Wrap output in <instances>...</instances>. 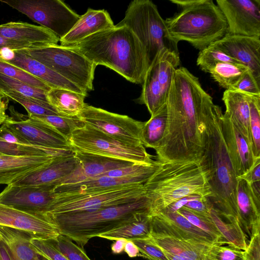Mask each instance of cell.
<instances>
[{"mask_svg": "<svg viewBox=\"0 0 260 260\" xmlns=\"http://www.w3.org/2000/svg\"><path fill=\"white\" fill-rule=\"evenodd\" d=\"M213 102L199 79L186 68L176 70L166 101L167 124L155 150L160 162L201 158L204 148L205 117Z\"/></svg>", "mask_w": 260, "mask_h": 260, "instance_id": "obj_1", "label": "cell"}, {"mask_svg": "<svg viewBox=\"0 0 260 260\" xmlns=\"http://www.w3.org/2000/svg\"><path fill=\"white\" fill-rule=\"evenodd\" d=\"M63 46L81 54L96 66L110 68L135 84H142L148 69L142 45L125 26L115 25L79 42Z\"/></svg>", "mask_w": 260, "mask_h": 260, "instance_id": "obj_2", "label": "cell"}, {"mask_svg": "<svg viewBox=\"0 0 260 260\" xmlns=\"http://www.w3.org/2000/svg\"><path fill=\"white\" fill-rule=\"evenodd\" d=\"M221 107L213 102L205 117L202 162L208 171L212 196L209 199L222 217L239 222L237 205L238 182L222 136Z\"/></svg>", "mask_w": 260, "mask_h": 260, "instance_id": "obj_3", "label": "cell"}, {"mask_svg": "<svg viewBox=\"0 0 260 260\" xmlns=\"http://www.w3.org/2000/svg\"><path fill=\"white\" fill-rule=\"evenodd\" d=\"M152 216L173 202L189 195L212 196L208 174L201 159L160 162L144 184Z\"/></svg>", "mask_w": 260, "mask_h": 260, "instance_id": "obj_4", "label": "cell"}, {"mask_svg": "<svg viewBox=\"0 0 260 260\" xmlns=\"http://www.w3.org/2000/svg\"><path fill=\"white\" fill-rule=\"evenodd\" d=\"M178 11L165 20L169 35L202 50L228 33L226 19L213 0H170Z\"/></svg>", "mask_w": 260, "mask_h": 260, "instance_id": "obj_5", "label": "cell"}, {"mask_svg": "<svg viewBox=\"0 0 260 260\" xmlns=\"http://www.w3.org/2000/svg\"><path fill=\"white\" fill-rule=\"evenodd\" d=\"M144 212L151 214L147 195L131 202L93 211L55 215L48 219L55 224L60 235L83 246L90 239L125 225Z\"/></svg>", "mask_w": 260, "mask_h": 260, "instance_id": "obj_6", "label": "cell"}, {"mask_svg": "<svg viewBox=\"0 0 260 260\" xmlns=\"http://www.w3.org/2000/svg\"><path fill=\"white\" fill-rule=\"evenodd\" d=\"M115 25L125 26L136 36L144 48L148 69L161 52L179 56L178 43L170 36L165 20L150 0L132 1L124 18Z\"/></svg>", "mask_w": 260, "mask_h": 260, "instance_id": "obj_7", "label": "cell"}, {"mask_svg": "<svg viewBox=\"0 0 260 260\" xmlns=\"http://www.w3.org/2000/svg\"><path fill=\"white\" fill-rule=\"evenodd\" d=\"M21 50L84 91L93 90L97 66L81 54L58 44Z\"/></svg>", "mask_w": 260, "mask_h": 260, "instance_id": "obj_8", "label": "cell"}, {"mask_svg": "<svg viewBox=\"0 0 260 260\" xmlns=\"http://www.w3.org/2000/svg\"><path fill=\"white\" fill-rule=\"evenodd\" d=\"M146 195L144 184L124 185L80 194H55L46 217L93 211L131 202Z\"/></svg>", "mask_w": 260, "mask_h": 260, "instance_id": "obj_9", "label": "cell"}, {"mask_svg": "<svg viewBox=\"0 0 260 260\" xmlns=\"http://www.w3.org/2000/svg\"><path fill=\"white\" fill-rule=\"evenodd\" d=\"M69 143L75 152L135 164H151L156 161L143 145L120 141L85 124L74 132Z\"/></svg>", "mask_w": 260, "mask_h": 260, "instance_id": "obj_10", "label": "cell"}, {"mask_svg": "<svg viewBox=\"0 0 260 260\" xmlns=\"http://www.w3.org/2000/svg\"><path fill=\"white\" fill-rule=\"evenodd\" d=\"M49 30L59 40L71 29L80 15L60 0H0Z\"/></svg>", "mask_w": 260, "mask_h": 260, "instance_id": "obj_11", "label": "cell"}, {"mask_svg": "<svg viewBox=\"0 0 260 260\" xmlns=\"http://www.w3.org/2000/svg\"><path fill=\"white\" fill-rule=\"evenodd\" d=\"M78 116L85 125L117 140L143 145L141 133L144 122L86 103Z\"/></svg>", "mask_w": 260, "mask_h": 260, "instance_id": "obj_12", "label": "cell"}, {"mask_svg": "<svg viewBox=\"0 0 260 260\" xmlns=\"http://www.w3.org/2000/svg\"><path fill=\"white\" fill-rule=\"evenodd\" d=\"M11 116L3 123L24 144L58 149H72L69 142L41 121L20 114L11 106Z\"/></svg>", "mask_w": 260, "mask_h": 260, "instance_id": "obj_13", "label": "cell"}, {"mask_svg": "<svg viewBox=\"0 0 260 260\" xmlns=\"http://www.w3.org/2000/svg\"><path fill=\"white\" fill-rule=\"evenodd\" d=\"M228 35L260 38V0H216Z\"/></svg>", "mask_w": 260, "mask_h": 260, "instance_id": "obj_14", "label": "cell"}, {"mask_svg": "<svg viewBox=\"0 0 260 260\" xmlns=\"http://www.w3.org/2000/svg\"><path fill=\"white\" fill-rule=\"evenodd\" d=\"M54 189L51 186L10 184L0 193V203L47 218L46 214L55 198Z\"/></svg>", "mask_w": 260, "mask_h": 260, "instance_id": "obj_15", "label": "cell"}, {"mask_svg": "<svg viewBox=\"0 0 260 260\" xmlns=\"http://www.w3.org/2000/svg\"><path fill=\"white\" fill-rule=\"evenodd\" d=\"M0 225L26 232L32 237L53 240L59 235L49 219L0 203Z\"/></svg>", "mask_w": 260, "mask_h": 260, "instance_id": "obj_16", "label": "cell"}, {"mask_svg": "<svg viewBox=\"0 0 260 260\" xmlns=\"http://www.w3.org/2000/svg\"><path fill=\"white\" fill-rule=\"evenodd\" d=\"M221 123L222 136L238 179L248 172L256 159L248 140L224 113L221 116Z\"/></svg>", "mask_w": 260, "mask_h": 260, "instance_id": "obj_17", "label": "cell"}, {"mask_svg": "<svg viewBox=\"0 0 260 260\" xmlns=\"http://www.w3.org/2000/svg\"><path fill=\"white\" fill-rule=\"evenodd\" d=\"M212 44L247 67L260 84V38L226 34Z\"/></svg>", "mask_w": 260, "mask_h": 260, "instance_id": "obj_18", "label": "cell"}, {"mask_svg": "<svg viewBox=\"0 0 260 260\" xmlns=\"http://www.w3.org/2000/svg\"><path fill=\"white\" fill-rule=\"evenodd\" d=\"M79 160L74 155L57 157L40 168L17 180L11 185L20 186H51L55 188L60 180L78 166Z\"/></svg>", "mask_w": 260, "mask_h": 260, "instance_id": "obj_19", "label": "cell"}, {"mask_svg": "<svg viewBox=\"0 0 260 260\" xmlns=\"http://www.w3.org/2000/svg\"><path fill=\"white\" fill-rule=\"evenodd\" d=\"M75 152L79 160L78 166L72 173L62 178L58 185L79 183L96 177L110 170L135 164L96 155Z\"/></svg>", "mask_w": 260, "mask_h": 260, "instance_id": "obj_20", "label": "cell"}, {"mask_svg": "<svg viewBox=\"0 0 260 260\" xmlns=\"http://www.w3.org/2000/svg\"><path fill=\"white\" fill-rule=\"evenodd\" d=\"M5 61L25 71L52 88L67 89L87 95V92L21 50H12L10 58Z\"/></svg>", "mask_w": 260, "mask_h": 260, "instance_id": "obj_21", "label": "cell"}, {"mask_svg": "<svg viewBox=\"0 0 260 260\" xmlns=\"http://www.w3.org/2000/svg\"><path fill=\"white\" fill-rule=\"evenodd\" d=\"M109 13L105 10L88 8L63 37L59 40L61 46L76 43L99 31L114 27Z\"/></svg>", "mask_w": 260, "mask_h": 260, "instance_id": "obj_22", "label": "cell"}, {"mask_svg": "<svg viewBox=\"0 0 260 260\" xmlns=\"http://www.w3.org/2000/svg\"><path fill=\"white\" fill-rule=\"evenodd\" d=\"M238 180V219L244 232L250 237L254 234L260 233V197L252 192L245 180Z\"/></svg>", "mask_w": 260, "mask_h": 260, "instance_id": "obj_23", "label": "cell"}, {"mask_svg": "<svg viewBox=\"0 0 260 260\" xmlns=\"http://www.w3.org/2000/svg\"><path fill=\"white\" fill-rule=\"evenodd\" d=\"M0 36L37 48L57 44L59 41L56 35L45 27L22 22L1 24Z\"/></svg>", "mask_w": 260, "mask_h": 260, "instance_id": "obj_24", "label": "cell"}, {"mask_svg": "<svg viewBox=\"0 0 260 260\" xmlns=\"http://www.w3.org/2000/svg\"><path fill=\"white\" fill-rule=\"evenodd\" d=\"M152 175L144 174L125 177L101 176L74 184H62L55 187L56 194L74 195L89 193L115 187L136 184H145Z\"/></svg>", "mask_w": 260, "mask_h": 260, "instance_id": "obj_25", "label": "cell"}, {"mask_svg": "<svg viewBox=\"0 0 260 260\" xmlns=\"http://www.w3.org/2000/svg\"><path fill=\"white\" fill-rule=\"evenodd\" d=\"M52 156L0 155V184L10 185L26 174L50 162Z\"/></svg>", "mask_w": 260, "mask_h": 260, "instance_id": "obj_26", "label": "cell"}, {"mask_svg": "<svg viewBox=\"0 0 260 260\" xmlns=\"http://www.w3.org/2000/svg\"><path fill=\"white\" fill-rule=\"evenodd\" d=\"M222 100L225 107L224 113L237 126L251 145L248 94L238 91L227 89L223 92Z\"/></svg>", "mask_w": 260, "mask_h": 260, "instance_id": "obj_27", "label": "cell"}, {"mask_svg": "<svg viewBox=\"0 0 260 260\" xmlns=\"http://www.w3.org/2000/svg\"><path fill=\"white\" fill-rule=\"evenodd\" d=\"M150 236L164 251L190 260H205L206 253L210 246L194 244L154 233H151Z\"/></svg>", "mask_w": 260, "mask_h": 260, "instance_id": "obj_28", "label": "cell"}, {"mask_svg": "<svg viewBox=\"0 0 260 260\" xmlns=\"http://www.w3.org/2000/svg\"><path fill=\"white\" fill-rule=\"evenodd\" d=\"M87 95L60 88H51L47 93L48 103L62 116H78L85 104Z\"/></svg>", "mask_w": 260, "mask_h": 260, "instance_id": "obj_29", "label": "cell"}, {"mask_svg": "<svg viewBox=\"0 0 260 260\" xmlns=\"http://www.w3.org/2000/svg\"><path fill=\"white\" fill-rule=\"evenodd\" d=\"M210 216L220 232L222 239L220 242L245 250L247 246V235L238 221L227 219L221 216L213 208L209 212Z\"/></svg>", "mask_w": 260, "mask_h": 260, "instance_id": "obj_30", "label": "cell"}, {"mask_svg": "<svg viewBox=\"0 0 260 260\" xmlns=\"http://www.w3.org/2000/svg\"><path fill=\"white\" fill-rule=\"evenodd\" d=\"M152 215L149 212L141 214L135 220L113 231L100 235L98 237L109 240L124 239L133 240L150 237Z\"/></svg>", "mask_w": 260, "mask_h": 260, "instance_id": "obj_31", "label": "cell"}, {"mask_svg": "<svg viewBox=\"0 0 260 260\" xmlns=\"http://www.w3.org/2000/svg\"><path fill=\"white\" fill-rule=\"evenodd\" d=\"M167 124V108L164 105L144 124L141 133V141L145 147L155 150L163 139Z\"/></svg>", "mask_w": 260, "mask_h": 260, "instance_id": "obj_32", "label": "cell"}, {"mask_svg": "<svg viewBox=\"0 0 260 260\" xmlns=\"http://www.w3.org/2000/svg\"><path fill=\"white\" fill-rule=\"evenodd\" d=\"M0 153L19 156L60 157L74 155L72 149H58L24 143H9L0 141Z\"/></svg>", "mask_w": 260, "mask_h": 260, "instance_id": "obj_33", "label": "cell"}, {"mask_svg": "<svg viewBox=\"0 0 260 260\" xmlns=\"http://www.w3.org/2000/svg\"><path fill=\"white\" fill-rule=\"evenodd\" d=\"M248 69L240 63L219 62L209 73L220 86L227 90L234 86Z\"/></svg>", "mask_w": 260, "mask_h": 260, "instance_id": "obj_34", "label": "cell"}, {"mask_svg": "<svg viewBox=\"0 0 260 260\" xmlns=\"http://www.w3.org/2000/svg\"><path fill=\"white\" fill-rule=\"evenodd\" d=\"M27 116L41 121L68 142L74 131L85 125L78 116L71 117L59 115Z\"/></svg>", "mask_w": 260, "mask_h": 260, "instance_id": "obj_35", "label": "cell"}, {"mask_svg": "<svg viewBox=\"0 0 260 260\" xmlns=\"http://www.w3.org/2000/svg\"><path fill=\"white\" fill-rule=\"evenodd\" d=\"M12 91L24 96L48 102V91L32 86L0 73V92Z\"/></svg>", "mask_w": 260, "mask_h": 260, "instance_id": "obj_36", "label": "cell"}, {"mask_svg": "<svg viewBox=\"0 0 260 260\" xmlns=\"http://www.w3.org/2000/svg\"><path fill=\"white\" fill-rule=\"evenodd\" d=\"M0 93L21 105L27 112L28 116L59 115L48 102L27 97L12 91L1 92Z\"/></svg>", "mask_w": 260, "mask_h": 260, "instance_id": "obj_37", "label": "cell"}, {"mask_svg": "<svg viewBox=\"0 0 260 260\" xmlns=\"http://www.w3.org/2000/svg\"><path fill=\"white\" fill-rule=\"evenodd\" d=\"M248 95L251 145L254 157L257 159L260 158V96Z\"/></svg>", "mask_w": 260, "mask_h": 260, "instance_id": "obj_38", "label": "cell"}, {"mask_svg": "<svg viewBox=\"0 0 260 260\" xmlns=\"http://www.w3.org/2000/svg\"><path fill=\"white\" fill-rule=\"evenodd\" d=\"M219 62L239 63L212 44L200 50L197 59V65L200 68L208 73Z\"/></svg>", "mask_w": 260, "mask_h": 260, "instance_id": "obj_39", "label": "cell"}, {"mask_svg": "<svg viewBox=\"0 0 260 260\" xmlns=\"http://www.w3.org/2000/svg\"><path fill=\"white\" fill-rule=\"evenodd\" d=\"M0 73L32 86L46 91L51 88L46 83L22 69L15 66L0 58Z\"/></svg>", "mask_w": 260, "mask_h": 260, "instance_id": "obj_40", "label": "cell"}, {"mask_svg": "<svg viewBox=\"0 0 260 260\" xmlns=\"http://www.w3.org/2000/svg\"><path fill=\"white\" fill-rule=\"evenodd\" d=\"M177 212L185 217L196 226L210 235L215 243H220L221 241V235L210 216L206 217L200 215L184 207L180 208Z\"/></svg>", "mask_w": 260, "mask_h": 260, "instance_id": "obj_41", "label": "cell"}, {"mask_svg": "<svg viewBox=\"0 0 260 260\" xmlns=\"http://www.w3.org/2000/svg\"><path fill=\"white\" fill-rule=\"evenodd\" d=\"M211 260H243V251L221 243L210 245L205 255Z\"/></svg>", "mask_w": 260, "mask_h": 260, "instance_id": "obj_42", "label": "cell"}, {"mask_svg": "<svg viewBox=\"0 0 260 260\" xmlns=\"http://www.w3.org/2000/svg\"><path fill=\"white\" fill-rule=\"evenodd\" d=\"M30 245L35 252L46 260H69L57 249L52 240L31 237Z\"/></svg>", "mask_w": 260, "mask_h": 260, "instance_id": "obj_43", "label": "cell"}, {"mask_svg": "<svg viewBox=\"0 0 260 260\" xmlns=\"http://www.w3.org/2000/svg\"><path fill=\"white\" fill-rule=\"evenodd\" d=\"M52 241L57 249L69 260H91L83 249L68 237L60 234Z\"/></svg>", "mask_w": 260, "mask_h": 260, "instance_id": "obj_44", "label": "cell"}, {"mask_svg": "<svg viewBox=\"0 0 260 260\" xmlns=\"http://www.w3.org/2000/svg\"><path fill=\"white\" fill-rule=\"evenodd\" d=\"M131 241L137 246L142 255L149 260H169L164 250L151 236Z\"/></svg>", "mask_w": 260, "mask_h": 260, "instance_id": "obj_45", "label": "cell"}, {"mask_svg": "<svg viewBox=\"0 0 260 260\" xmlns=\"http://www.w3.org/2000/svg\"><path fill=\"white\" fill-rule=\"evenodd\" d=\"M259 86L260 84L257 83L251 72L248 69L240 80L230 89L250 95L260 96Z\"/></svg>", "mask_w": 260, "mask_h": 260, "instance_id": "obj_46", "label": "cell"}, {"mask_svg": "<svg viewBox=\"0 0 260 260\" xmlns=\"http://www.w3.org/2000/svg\"><path fill=\"white\" fill-rule=\"evenodd\" d=\"M212 206L209 198L201 197L188 202L183 207L200 215L209 217Z\"/></svg>", "mask_w": 260, "mask_h": 260, "instance_id": "obj_47", "label": "cell"}, {"mask_svg": "<svg viewBox=\"0 0 260 260\" xmlns=\"http://www.w3.org/2000/svg\"><path fill=\"white\" fill-rule=\"evenodd\" d=\"M243 260H260V233L250 237L246 248L243 251Z\"/></svg>", "mask_w": 260, "mask_h": 260, "instance_id": "obj_48", "label": "cell"}, {"mask_svg": "<svg viewBox=\"0 0 260 260\" xmlns=\"http://www.w3.org/2000/svg\"><path fill=\"white\" fill-rule=\"evenodd\" d=\"M36 48L37 47L34 46L19 42L0 36V51L4 49L15 51Z\"/></svg>", "mask_w": 260, "mask_h": 260, "instance_id": "obj_49", "label": "cell"}, {"mask_svg": "<svg viewBox=\"0 0 260 260\" xmlns=\"http://www.w3.org/2000/svg\"><path fill=\"white\" fill-rule=\"evenodd\" d=\"M240 179H243L248 183L260 181V158L256 159L248 172Z\"/></svg>", "mask_w": 260, "mask_h": 260, "instance_id": "obj_50", "label": "cell"}, {"mask_svg": "<svg viewBox=\"0 0 260 260\" xmlns=\"http://www.w3.org/2000/svg\"><path fill=\"white\" fill-rule=\"evenodd\" d=\"M201 197H203L199 195L192 194L189 195L186 197H184L174 202L171 204L168 207H167L165 209H164L161 212H176L180 208L182 207L186 204L188 202L193 200L194 199H197Z\"/></svg>", "mask_w": 260, "mask_h": 260, "instance_id": "obj_51", "label": "cell"}, {"mask_svg": "<svg viewBox=\"0 0 260 260\" xmlns=\"http://www.w3.org/2000/svg\"><path fill=\"white\" fill-rule=\"evenodd\" d=\"M124 251L131 257H136L140 253L137 246L131 240L127 241L124 246Z\"/></svg>", "mask_w": 260, "mask_h": 260, "instance_id": "obj_52", "label": "cell"}, {"mask_svg": "<svg viewBox=\"0 0 260 260\" xmlns=\"http://www.w3.org/2000/svg\"><path fill=\"white\" fill-rule=\"evenodd\" d=\"M5 97L3 94L0 93V124H3L8 117L6 113L8 102H6L4 100Z\"/></svg>", "mask_w": 260, "mask_h": 260, "instance_id": "obj_53", "label": "cell"}, {"mask_svg": "<svg viewBox=\"0 0 260 260\" xmlns=\"http://www.w3.org/2000/svg\"><path fill=\"white\" fill-rule=\"evenodd\" d=\"M127 241V240L124 239L115 240V242L111 246L112 252L115 254H119L123 252Z\"/></svg>", "mask_w": 260, "mask_h": 260, "instance_id": "obj_54", "label": "cell"}, {"mask_svg": "<svg viewBox=\"0 0 260 260\" xmlns=\"http://www.w3.org/2000/svg\"><path fill=\"white\" fill-rule=\"evenodd\" d=\"M0 252L1 260H11L8 253L7 252L6 246L2 241L0 245Z\"/></svg>", "mask_w": 260, "mask_h": 260, "instance_id": "obj_55", "label": "cell"}, {"mask_svg": "<svg viewBox=\"0 0 260 260\" xmlns=\"http://www.w3.org/2000/svg\"><path fill=\"white\" fill-rule=\"evenodd\" d=\"M169 260H190L164 251Z\"/></svg>", "mask_w": 260, "mask_h": 260, "instance_id": "obj_56", "label": "cell"}, {"mask_svg": "<svg viewBox=\"0 0 260 260\" xmlns=\"http://www.w3.org/2000/svg\"><path fill=\"white\" fill-rule=\"evenodd\" d=\"M1 239L0 238V245H1ZM0 260H1V252H0Z\"/></svg>", "mask_w": 260, "mask_h": 260, "instance_id": "obj_57", "label": "cell"}, {"mask_svg": "<svg viewBox=\"0 0 260 260\" xmlns=\"http://www.w3.org/2000/svg\"><path fill=\"white\" fill-rule=\"evenodd\" d=\"M0 141H4V140L2 138L0 137Z\"/></svg>", "mask_w": 260, "mask_h": 260, "instance_id": "obj_58", "label": "cell"}, {"mask_svg": "<svg viewBox=\"0 0 260 260\" xmlns=\"http://www.w3.org/2000/svg\"><path fill=\"white\" fill-rule=\"evenodd\" d=\"M206 260H211V259H210V258H207V259H206Z\"/></svg>", "mask_w": 260, "mask_h": 260, "instance_id": "obj_59", "label": "cell"}, {"mask_svg": "<svg viewBox=\"0 0 260 260\" xmlns=\"http://www.w3.org/2000/svg\"><path fill=\"white\" fill-rule=\"evenodd\" d=\"M1 154H2L1 153H0V155H1Z\"/></svg>", "mask_w": 260, "mask_h": 260, "instance_id": "obj_60", "label": "cell"}]
</instances>
